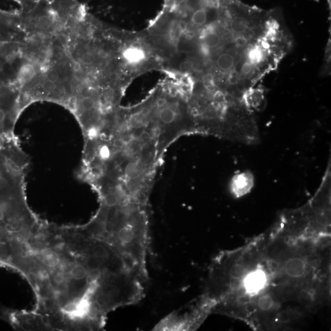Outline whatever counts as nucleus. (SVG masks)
Instances as JSON below:
<instances>
[{
	"label": "nucleus",
	"mask_w": 331,
	"mask_h": 331,
	"mask_svg": "<svg viewBox=\"0 0 331 331\" xmlns=\"http://www.w3.org/2000/svg\"><path fill=\"white\" fill-rule=\"evenodd\" d=\"M83 229L115 247L141 280L148 281V206L133 203L111 208L103 206L96 217Z\"/></svg>",
	"instance_id": "1"
},
{
	"label": "nucleus",
	"mask_w": 331,
	"mask_h": 331,
	"mask_svg": "<svg viewBox=\"0 0 331 331\" xmlns=\"http://www.w3.org/2000/svg\"><path fill=\"white\" fill-rule=\"evenodd\" d=\"M21 239L16 225L0 220V265L16 270Z\"/></svg>",
	"instance_id": "2"
},
{
	"label": "nucleus",
	"mask_w": 331,
	"mask_h": 331,
	"mask_svg": "<svg viewBox=\"0 0 331 331\" xmlns=\"http://www.w3.org/2000/svg\"><path fill=\"white\" fill-rule=\"evenodd\" d=\"M0 155V206L17 205L18 201L15 190L13 177Z\"/></svg>",
	"instance_id": "3"
},
{
	"label": "nucleus",
	"mask_w": 331,
	"mask_h": 331,
	"mask_svg": "<svg viewBox=\"0 0 331 331\" xmlns=\"http://www.w3.org/2000/svg\"><path fill=\"white\" fill-rule=\"evenodd\" d=\"M268 281V275L265 271L258 269L245 276L243 285L246 292L250 295H257L265 289Z\"/></svg>",
	"instance_id": "4"
},
{
	"label": "nucleus",
	"mask_w": 331,
	"mask_h": 331,
	"mask_svg": "<svg viewBox=\"0 0 331 331\" xmlns=\"http://www.w3.org/2000/svg\"><path fill=\"white\" fill-rule=\"evenodd\" d=\"M254 185V177L249 171L236 174L231 179L230 190L236 197L240 198L250 192Z\"/></svg>",
	"instance_id": "5"
},
{
	"label": "nucleus",
	"mask_w": 331,
	"mask_h": 331,
	"mask_svg": "<svg viewBox=\"0 0 331 331\" xmlns=\"http://www.w3.org/2000/svg\"><path fill=\"white\" fill-rule=\"evenodd\" d=\"M215 23L208 25L209 27L204 30L201 33V39L202 46L209 51L211 49L217 47L220 44L221 39L220 34L216 31L213 26Z\"/></svg>",
	"instance_id": "6"
},
{
	"label": "nucleus",
	"mask_w": 331,
	"mask_h": 331,
	"mask_svg": "<svg viewBox=\"0 0 331 331\" xmlns=\"http://www.w3.org/2000/svg\"><path fill=\"white\" fill-rule=\"evenodd\" d=\"M305 270V263L302 259L300 258H291L285 263V273L291 277L300 278L302 277L304 275Z\"/></svg>",
	"instance_id": "7"
},
{
	"label": "nucleus",
	"mask_w": 331,
	"mask_h": 331,
	"mask_svg": "<svg viewBox=\"0 0 331 331\" xmlns=\"http://www.w3.org/2000/svg\"><path fill=\"white\" fill-rule=\"evenodd\" d=\"M235 55L230 52H224L218 57L216 60V68L223 73H230L237 63Z\"/></svg>",
	"instance_id": "8"
},
{
	"label": "nucleus",
	"mask_w": 331,
	"mask_h": 331,
	"mask_svg": "<svg viewBox=\"0 0 331 331\" xmlns=\"http://www.w3.org/2000/svg\"><path fill=\"white\" fill-rule=\"evenodd\" d=\"M124 60L130 64H137L146 59V53L139 47L131 46L126 48L123 52Z\"/></svg>",
	"instance_id": "9"
},
{
	"label": "nucleus",
	"mask_w": 331,
	"mask_h": 331,
	"mask_svg": "<svg viewBox=\"0 0 331 331\" xmlns=\"http://www.w3.org/2000/svg\"><path fill=\"white\" fill-rule=\"evenodd\" d=\"M36 74V69L33 64L27 63L21 67L19 75L24 81H29L33 79Z\"/></svg>",
	"instance_id": "10"
},
{
	"label": "nucleus",
	"mask_w": 331,
	"mask_h": 331,
	"mask_svg": "<svg viewBox=\"0 0 331 331\" xmlns=\"http://www.w3.org/2000/svg\"><path fill=\"white\" fill-rule=\"evenodd\" d=\"M274 305L273 298L270 295H264L259 299L258 305L260 309L263 310H270Z\"/></svg>",
	"instance_id": "11"
},
{
	"label": "nucleus",
	"mask_w": 331,
	"mask_h": 331,
	"mask_svg": "<svg viewBox=\"0 0 331 331\" xmlns=\"http://www.w3.org/2000/svg\"><path fill=\"white\" fill-rule=\"evenodd\" d=\"M234 41H235V46L237 48L242 49L248 46L249 38L247 36L240 35L235 37Z\"/></svg>",
	"instance_id": "12"
},
{
	"label": "nucleus",
	"mask_w": 331,
	"mask_h": 331,
	"mask_svg": "<svg viewBox=\"0 0 331 331\" xmlns=\"http://www.w3.org/2000/svg\"><path fill=\"white\" fill-rule=\"evenodd\" d=\"M82 106L85 110L90 111L94 108L95 105V102L91 96L85 97L81 102Z\"/></svg>",
	"instance_id": "13"
},
{
	"label": "nucleus",
	"mask_w": 331,
	"mask_h": 331,
	"mask_svg": "<svg viewBox=\"0 0 331 331\" xmlns=\"http://www.w3.org/2000/svg\"><path fill=\"white\" fill-rule=\"evenodd\" d=\"M243 273H244L243 268L242 266L238 265L233 266L232 269H231L230 274L233 278H240L243 277Z\"/></svg>",
	"instance_id": "14"
},
{
	"label": "nucleus",
	"mask_w": 331,
	"mask_h": 331,
	"mask_svg": "<svg viewBox=\"0 0 331 331\" xmlns=\"http://www.w3.org/2000/svg\"><path fill=\"white\" fill-rule=\"evenodd\" d=\"M94 60V55L91 52H87L81 57V61L85 64H91Z\"/></svg>",
	"instance_id": "15"
},
{
	"label": "nucleus",
	"mask_w": 331,
	"mask_h": 331,
	"mask_svg": "<svg viewBox=\"0 0 331 331\" xmlns=\"http://www.w3.org/2000/svg\"><path fill=\"white\" fill-rule=\"evenodd\" d=\"M42 87L45 91L50 93H52V92H53L55 90H56V85L55 84L54 82L47 80L45 81L43 84H42Z\"/></svg>",
	"instance_id": "16"
},
{
	"label": "nucleus",
	"mask_w": 331,
	"mask_h": 331,
	"mask_svg": "<svg viewBox=\"0 0 331 331\" xmlns=\"http://www.w3.org/2000/svg\"><path fill=\"white\" fill-rule=\"evenodd\" d=\"M192 64L189 61L182 62L179 66V70L181 73L188 74L192 69Z\"/></svg>",
	"instance_id": "17"
},
{
	"label": "nucleus",
	"mask_w": 331,
	"mask_h": 331,
	"mask_svg": "<svg viewBox=\"0 0 331 331\" xmlns=\"http://www.w3.org/2000/svg\"><path fill=\"white\" fill-rule=\"evenodd\" d=\"M278 318V320H279L281 322H289L291 320V318H292V314H291V313L290 312H288V311H283V312L279 313Z\"/></svg>",
	"instance_id": "18"
},
{
	"label": "nucleus",
	"mask_w": 331,
	"mask_h": 331,
	"mask_svg": "<svg viewBox=\"0 0 331 331\" xmlns=\"http://www.w3.org/2000/svg\"><path fill=\"white\" fill-rule=\"evenodd\" d=\"M36 24L39 28H47L50 26L51 21L46 17H41L37 21Z\"/></svg>",
	"instance_id": "19"
},
{
	"label": "nucleus",
	"mask_w": 331,
	"mask_h": 331,
	"mask_svg": "<svg viewBox=\"0 0 331 331\" xmlns=\"http://www.w3.org/2000/svg\"><path fill=\"white\" fill-rule=\"evenodd\" d=\"M47 79L48 80L52 82H56L59 80V74L56 71L52 70L47 74Z\"/></svg>",
	"instance_id": "20"
},
{
	"label": "nucleus",
	"mask_w": 331,
	"mask_h": 331,
	"mask_svg": "<svg viewBox=\"0 0 331 331\" xmlns=\"http://www.w3.org/2000/svg\"><path fill=\"white\" fill-rule=\"evenodd\" d=\"M68 106L69 108L72 110H76L77 106H78V100L75 96L71 97L68 102Z\"/></svg>",
	"instance_id": "21"
},
{
	"label": "nucleus",
	"mask_w": 331,
	"mask_h": 331,
	"mask_svg": "<svg viewBox=\"0 0 331 331\" xmlns=\"http://www.w3.org/2000/svg\"><path fill=\"white\" fill-rule=\"evenodd\" d=\"M81 94L83 96H84V98L85 97H89V96H91L92 95V91L91 90H90L89 89L85 88L82 90L81 91Z\"/></svg>",
	"instance_id": "22"
},
{
	"label": "nucleus",
	"mask_w": 331,
	"mask_h": 331,
	"mask_svg": "<svg viewBox=\"0 0 331 331\" xmlns=\"http://www.w3.org/2000/svg\"><path fill=\"white\" fill-rule=\"evenodd\" d=\"M74 76H75V78L78 81L83 80L84 78L83 74L81 70L74 71Z\"/></svg>",
	"instance_id": "23"
},
{
	"label": "nucleus",
	"mask_w": 331,
	"mask_h": 331,
	"mask_svg": "<svg viewBox=\"0 0 331 331\" xmlns=\"http://www.w3.org/2000/svg\"><path fill=\"white\" fill-rule=\"evenodd\" d=\"M6 119V114L2 109H0V123H3Z\"/></svg>",
	"instance_id": "24"
},
{
	"label": "nucleus",
	"mask_w": 331,
	"mask_h": 331,
	"mask_svg": "<svg viewBox=\"0 0 331 331\" xmlns=\"http://www.w3.org/2000/svg\"><path fill=\"white\" fill-rule=\"evenodd\" d=\"M4 145V140L2 137L0 136V150L2 148Z\"/></svg>",
	"instance_id": "25"
},
{
	"label": "nucleus",
	"mask_w": 331,
	"mask_h": 331,
	"mask_svg": "<svg viewBox=\"0 0 331 331\" xmlns=\"http://www.w3.org/2000/svg\"><path fill=\"white\" fill-rule=\"evenodd\" d=\"M74 71L81 70V66L78 63H76L74 66Z\"/></svg>",
	"instance_id": "26"
},
{
	"label": "nucleus",
	"mask_w": 331,
	"mask_h": 331,
	"mask_svg": "<svg viewBox=\"0 0 331 331\" xmlns=\"http://www.w3.org/2000/svg\"><path fill=\"white\" fill-rule=\"evenodd\" d=\"M328 2H329L330 4V7H331V0H328Z\"/></svg>",
	"instance_id": "27"
}]
</instances>
